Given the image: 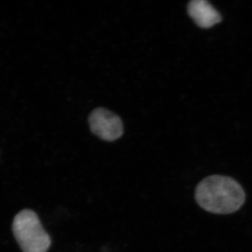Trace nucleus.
I'll use <instances>...</instances> for the list:
<instances>
[{"label": "nucleus", "instance_id": "1", "mask_svg": "<svg viewBox=\"0 0 252 252\" xmlns=\"http://www.w3.org/2000/svg\"><path fill=\"white\" fill-rule=\"evenodd\" d=\"M195 200L207 212L220 215L238 210L245 201L240 184L224 176L213 175L204 179L195 189Z\"/></svg>", "mask_w": 252, "mask_h": 252}, {"label": "nucleus", "instance_id": "3", "mask_svg": "<svg viewBox=\"0 0 252 252\" xmlns=\"http://www.w3.org/2000/svg\"><path fill=\"white\" fill-rule=\"evenodd\" d=\"M89 124L94 135L105 141H114L122 137L124 132L120 118L103 108L96 109L91 113Z\"/></svg>", "mask_w": 252, "mask_h": 252}, {"label": "nucleus", "instance_id": "2", "mask_svg": "<svg viewBox=\"0 0 252 252\" xmlns=\"http://www.w3.org/2000/svg\"><path fill=\"white\" fill-rule=\"evenodd\" d=\"M12 230L23 252H46L51 246L49 235L35 212L31 210H23L16 215Z\"/></svg>", "mask_w": 252, "mask_h": 252}, {"label": "nucleus", "instance_id": "4", "mask_svg": "<svg viewBox=\"0 0 252 252\" xmlns=\"http://www.w3.org/2000/svg\"><path fill=\"white\" fill-rule=\"evenodd\" d=\"M188 13L200 28H210L220 23L222 18L206 0H193L188 4Z\"/></svg>", "mask_w": 252, "mask_h": 252}]
</instances>
